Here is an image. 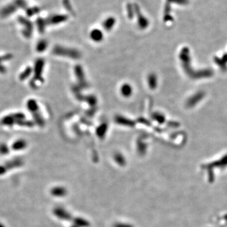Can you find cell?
<instances>
[{
	"label": "cell",
	"mask_w": 227,
	"mask_h": 227,
	"mask_svg": "<svg viewBox=\"0 0 227 227\" xmlns=\"http://www.w3.org/2000/svg\"><path fill=\"white\" fill-rule=\"evenodd\" d=\"M90 39L95 42H100L102 41L103 38H104V35L102 31H100V30L97 29H94L90 32Z\"/></svg>",
	"instance_id": "7a4b0ae2"
},
{
	"label": "cell",
	"mask_w": 227,
	"mask_h": 227,
	"mask_svg": "<svg viewBox=\"0 0 227 227\" xmlns=\"http://www.w3.org/2000/svg\"><path fill=\"white\" fill-rule=\"evenodd\" d=\"M47 47V43L46 41H41L37 45V50L39 52H42Z\"/></svg>",
	"instance_id": "5b68a950"
},
{
	"label": "cell",
	"mask_w": 227,
	"mask_h": 227,
	"mask_svg": "<svg viewBox=\"0 0 227 227\" xmlns=\"http://www.w3.org/2000/svg\"><path fill=\"white\" fill-rule=\"evenodd\" d=\"M133 92V89L131 85L128 83H123L120 87V93L125 98L130 97Z\"/></svg>",
	"instance_id": "6da1fadb"
},
{
	"label": "cell",
	"mask_w": 227,
	"mask_h": 227,
	"mask_svg": "<svg viewBox=\"0 0 227 227\" xmlns=\"http://www.w3.org/2000/svg\"><path fill=\"white\" fill-rule=\"evenodd\" d=\"M156 76L153 74H150L148 78V83L151 89H154L156 87Z\"/></svg>",
	"instance_id": "277c9868"
},
{
	"label": "cell",
	"mask_w": 227,
	"mask_h": 227,
	"mask_svg": "<svg viewBox=\"0 0 227 227\" xmlns=\"http://www.w3.org/2000/svg\"><path fill=\"white\" fill-rule=\"evenodd\" d=\"M115 23V20L113 19L112 18H108L105 20V21L104 23V27L107 30H110L112 28Z\"/></svg>",
	"instance_id": "3957f363"
}]
</instances>
